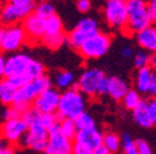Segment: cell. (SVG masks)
Here are the masks:
<instances>
[{
  "label": "cell",
  "mask_w": 156,
  "mask_h": 154,
  "mask_svg": "<svg viewBox=\"0 0 156 154\" xmlns=\"http://www.w3.org/2000/svg\"><path fill=\"white\" fill-rule=\"evenodd\" d=\"M72 141L68 139L60 131V121L48 128V139L45 154H71Z\"/></svg>",
  "instance_id": "cell-7"
},
{
  "label": "cell",
  "mask_w": 156,
  "mask_h": 154,
  "mask_svg": "<svg viewBox=\"0 0 156 154\" xmlns=\"http://www.w3.org/2000/svg\"><path fill=\"white\" fill-rule=\"evenodd\" d=\"M120 144H122L120 137H119L116 133L109 132V133L103 134V142H102V146L105 147L112 154H113V153H116V152L120 149Z\"/></svg>",
  "instance_id": "cell-23"
},
{
  "label": "cell",
  "mask_w": 156,
  "mask_h": 154,
  "mask_svg": "<svg viewBox=\"0 0 156 154\" xmlns=\"http://www.w3.org/2000/svg\"><path fill=\"white\" fill-rule=\"evenodd\" d=\"M53 84L56 85V88L61 89V90L71 89L74 85V75H73V73H71L68 70H61L55 75Z\"/></svg>",
  "instance_id": "cell-21"
},
{
  "label": "cell",
  "mask_w": 156,
  "mask_h": 154,
  "mask_svg": "<svg viewBox=\"0 0 156 154\" xmlns=\"http://www.w3.org/2000/svg\"><path fill=\"white\" fill-rule=\"evenodd\" d=\"M36 16L41 17L42 20H46V18L56 15L55 12V8L52 6V4H50L48 2H45V3H38L35 8H34V11H32Z\"/></svg>",
  "instance_id": "cell-25"
},
{
  "label": "cell",
  "mask_w": 156,
  "mask_h": 154,
  "mask_svg": "<svg viewBox=\"0 0 156 154\" xmlns=\"http://www.w3.org/2000/svg\"><path fill=\"white\" fill-rule=\"evenodd\" d=\"M122 101H123V105H124L126 109L134 110L136 106L140 104L141 99H140L139 92L136 91V90H129V91L124 95V98L122 99Z\"/></svg>",
  "instance_id": "cell-27"
},
{
  "label": "cell",
  "mask_w": 156,
  "mask_h": 154,
  "mask_svg": "<svg viewBox=\"0 0 156 154\" xmlns=\"http://www.w3.org/2000/svg\"><path fill=\"white\" fill-rule=\"evenodd\" d=\"M112 38L109 35L103 32H97L89 37L84 43L78 48V52L87 59H97L103 57L110 48Z\"/></svg>",
  "instance_id": "cell-4"
},
{
  "label": "cell",
  "mask_w": 156,
  "mask_h": 154,
  "mask_svg": "<svg viewBox=\"0 0 156 154\" xmlns=\"http://www.w3.org/2000/svg\"><path fill=\"white\" fill-rule=\"evenodd\" d=\"M135 143H136V147H138L139 154H152L151 148H150V146L147 144L146 141H144V139H136Z\"/></svg>",
  "instance_id": "cell-35"
},
{
  "label": "cell",
  "mask_w": 156,
  "mask_h": 154,
  "mask_svg": "<svg viewBox=\"0 0 156 154\" xmlns=\"http://www.w3.org/2000/svg\"><path fill=\"white\" fill-rule=\"evenodd\" d=\"M92 152H93V149L82 142L74 141V143H72L71 154H92Z\"/></svg>",
  "instance_id": "cell-33"
},
{
  "label": "cell",
  "mask_w": 156,
  "mask_h": 154,
  "mask_svg": "<svg viewBox=\"0 0 156 154\" xmlns=\"http://www.w3.org/2000/svg\"><path fill=\"white\" fill-rule=\"evenodd\" d=\"M35 4L32 5H14L9 3H4L0 8V24L3 26H12L19 21H23L26 16H29L34 11Z\"/></svg>",
  "instance_id": "cell-9"
},
{
  "label": "cell",
  "mask_w": 156,
  "mask_h": 154,
  "mask_svg": "<svg viewBox=\"0 0 156 154\" xmlns=\"http://www.w3.org/2000/svg\"><path fill=\"white\" fill-rule=\"evenodd\" d=\"M5 64H6V58L0 53V76H4L5 73Z\"/></svg>",
  "instance_id": "cell-41"
},
{
  "label": "cell",
  "mask_w": 156,
  "mask_h": 154,
  "mask_svg": "<svg viewBox=\"0 0 156 154\" xmlns=\"http://www.w3.org/2000/svg\"><path fill=\"white\" fill-rule=\"evenodd\" d=\"M86 109L84 95L77 88L65 90L60 95V101L57 106V119L61 120H76Z\"/></svg>",
  "instance_id": "cell-1"
},
{
  "label": "cell",
  "mask_w": 156,
  "mask_h": 154,
  "mask_svg": "<svg viewBox=\"0 0 156 154\" xmlns=\"http://www.w3.org/2000/svg\"><path fill=\"white\" fill-rule=\"evenodd\" d=\"M15 89H19L21 88L23 85H25L26 83H29L31 79L30 76L26 74V73H21V74H16V75H12V76H9V78H5Z\"/></svg>",
  "instance_id": "cell-31"
},
{
  "label": "cell",
  "mask_w": 156,
  "mask_h": 154,
  "mask_svg": "<svg viewBox=\"0 0 156 154\" xmlns=\"http://www.w3.org/2000/svg\"><path fill=\"white\" fill-rule=\"evenodd\" d=\"M150 64H151V68L156 70V54L150 57Z\"/></svg>",
  "instance_id": "cell-45"
},
{
  "label": "cell",
  "mask_w": 156,
  "mask_h": 154,
  "mask_svg": "<svg viewBox=\"0 0 156 154\" xmlns=\"http://www.w3.org/2000/svg\"><path fill=\"white\" fill-rule=\"evenodd\" d=\"M92 8L90 0H77V9L81 12H88Z\"/></svg>",
  "instance_id": "cell-36"
},
{
  "label": "cell",
  "mask_w": 156,
  "mask_h": 154,
  "mask_svg": "<svg viewBox=\"0 0 156 154\" xmlns=\"http://www.w3.org/2000/svg\"><path fill=\"white\" fill-rule=\"evenodd\" d=\"M122 144L120 148L123 150V154H139L138 152V147H136L135 139L131 138L130 134H123V137L120 138Z\"/></svg>",
  "instance_id": "cell-28"
},
{
  "label": "cell",
  "mask_w": 156,
  "mask_h": 154,
  "mask_svg": "<svg viewBox=\"0 0 156 154\" xmlns=\"http://www.w3.org/2000/svg\"><path fill=\"white\" fill-rule=\"evenodd\" d=\"M133 117H134V121L136 123H138L139 126H141V127H144V128H149V127L152 126L150 115H149L147 109H146V102L143 101V100L133 110Z\"/></svg>",
  "instance_id": "cell-19"
},
{
  "label": "cell",
  "mask_w": 156,
  "mask_h": 154,
  "mask_svg": "<svg viewBox=\"0 0 156 154\" xmlns=\"http://www.w3.org/2000/svg\"><path fill=\"white\" fill-rule=\"evenodd\" d=\"M149 64H150V55H147L146 53L139 52V53H136L134 55V65L138 69L147 67Z\"/></svg>",
  "instance_id": "cell-32"
},
{
  "label": "cell",
  "mask_w": 156,
  "mask_h": 154,
  "mask_svg": "<svg viewBox=\"0 0 156 154\" xmlns=\"http://www.w3.org/2000/svg\"><path fill=\"white\" fill-rule=\"evenodd\" d=\"M25 73L30 76V79L32 80V79L38 78V76H42L44 73H45V68H44L42 63H40L38 61H35V59H31Z\"/></svg>",
  "instance_id": "cell-30"
},
{
  "label": "cell",
  "mask_w": 156,
  "mask_h": 154,
  "mask_svg": "<svg viewBox=\"0 0 156 154\" xmlns=\"http://www.w3.org/2000/svg\"><path fill=\"white\" fill-rule=\"evenodd\" d=\"M105 78V74L99 69H87L84 70L77 83V89L80 90L83 95L87 96H95L98 92V88L102 83V80Z\"/></svg>",
  "instance_id": "cell-10"
},
{
  "label": "cell",
  "mask_w": 156,
  "mask_h": 154,
  "mask_svg": "<svg viewBox=\"0 0 156 154\" xmlns=\"http://www.w3.org/2000/svg\"><path fill=\"white\" fill-rule=\"evenodd\" d=\"M3 32H4V27L0 26V45H2V40H3Z\"/></svg>",
  "instance_id": "cell-48"
},
{
  "label": "cell",
  "mask_w": 156,
  "mask_h": 154,
  "mask_svg": "<svg viewBox=\"0 0 156 154\" xmlns=\"http://www.w3.org/2000/svg\"><path fill=\"white\" fill-rule=\"evenodd\" d=\"M108 82H109V78H105L102 80L99 88H98V92H97V95H107L108 92Z\"/></svg>",
  "instance_id": "cell-38"
},
{
  "label": "cell",
  "mask_w": 156,
  "mask_h": 154,
  "mask_svg": "<svg viewBox=\"0 0 156 154\" xmlns=\"http://www.w3.org/2000/svg\"><path fill=\"white\" fill-rule=\"evenodd\" d=\"M92 154H112L105 147H103V146H101V147H98V148H95V149H93V152H92Z\"/></svg>",
  "instance_id": "cell-42"
},
{
  "label": "cell",
  "mask_w": 156,
  "mask_h": 154,
  "mask_svg": "<svg viewBox=\"0 0 156 154\" xmlns=\"http://www.w3.org/2000/svg\"><path fill=\"white\" fill-rule=\"evenodd\" d=\"M125 2H126V0H125Z\"/></svg>",
  "instance_id": "cell-50"
},
{
  "label": "cell",
  "mask_w": 156,
  "mask_h": 154,
  "mask_svg": "<svg viewBox=\"0 0 156 154\" xmlns=\"http://www.w3.org/2000/svg\"><path fill=\"white\" fill-rule=\"evenodd\" d=\"M26 35L20 25H12L4 28L3 40L0 45V49L3 52H16L20 49L26 42Z\"/></svg>",
  "instance_id": "cell-11"
},
{
  "label": "cell",
  "mask_w": 156,
  "mask_h": 154,
  "mask_svg": "<svg viewBox=\"0 0 156 154\" xmlns=\"http://www.w3.org/2000/svg\"><path fill=\"white\" fill-rule=\"evenodd\" d=\"M4 147H5V141H4V138L2 137V134H0V150H2Z\"/></svg>",
  "instance_id": "cell-46"
},
{
  "label": "cell",
  "mask_w": 156,
  "mask_h": 154,
  "mask_svg": "<svg viewBox=\"0 0 156 154\" xmlns=\"http://www.w3.org/2000/svg\"><path fill=\"white\" fill-rule=\"evenodd\" d=\"M151 15V24L156 26V14H150Z\"/></svg>",
  "instance_id": "cell-47"
},
{
  "label": "cell",
  "mask_w": 156,
  "mask_h": 154,
  "mask_svg": "<svg viewBox=\"0 0 156 154\" xmlns=\"http://www.w3.org/2000/svg\"><path fill=\"white\" fill-rule=\"evenodd\" d=\"M3 116H4V120H10V119H15V117H20V115H19L17 111L10 105V106H8L5 109Z\"/></svg>",
  "instance_id": "cell-37"
},
{
  "label": "cell",
  "mask_w": 156,
  "mask_h": 154,
  "mask_svg": "<svg viewBox=\"0 0 156 154\" xmlns=\"http://www.w3.org/2000/svg\"><path fill=\"white\" fill-rule=\"evenodd\" d=\"M51 88V80L48 76L45 74L42 76H38L36 79L30 80L21 88L16 89L15 98L12 104H19V105H25V106H31L32 101L40 95L44 90Z\"/></svg>",
  "instance_id": "cell-3"
},
{
  "label": "cell",
  "mask_w": 156,
  "mask_h": 154,
  "mask_svg": "<svg viewBox=\"0 0 156 154\" xmlns=\"http://www.w3.org/2000/svg\"><path fill=\"white\" fill-rule=\"evenodd\" d=\"M45 2H48V0H34V3H45Z\"/></svg>",
  "instance_id": "cell-49"
},
{
  "label": "cell",
  "mask_w": 156,
  "mask_h": 154,
  "mask_svg": "<svg viewBox=\"0 0 156 154\" xmlns=\"http://www.w3.org/2000/svg\"><path fill=\"white\" fill-rule=\"evenodd\" d=\"M97 32H99L97 21L90 17H86V18H82L76 25V27L69 32L68 37H66V40L69 43V46L78 49L84 43V41H87L89 37H92Z\"/></svg>",
  "instance_id": "cell-6"
},
{
  "label": "cell",
  "mask_w": 156,
  "mask_h": 154,
  "mask_svg": "<svg viewBox=\"0 0 156 154\" xmlns=\"http://www.w3.org/2000/svg\"><path fill=\"white\" fill-rule=\"evenodd\" d=\"M74 121V125L77 127V131H87L95 128V121L88 112H82L80 116H77Z\"/></svg>",
  "instance_id": "cell-24"
},
{
  "label": "cell",
  "mask_w": 156,
  "mask_h": 154,
  "mask_svg": "<svg viewBox=\"0 0 156 154\" xmlns=\"http://www.w3.org/2000/svg\"><path fill=\"white\" fill-rule=\"evenodd\" d=\"M41 41L46 47H48L51 49H57L65 43L66 35L61 33V35H56V36H42Z\"/></svg>",
  "instance_id": "cell-26"
},
{
  "label": "cell",
  "mask_w": 156,
  "mask_h": 154,
  "mask_svg": "<svg viewBox=\"0 0 156 154\" xmlns=\"http://www.w3.org/2000/svg\"><path fill=\"white\" fill-rule=\"evenodd\" d=\"M104 17L107 24L114 30L126 28V2L125 0H105Z\"/></svg>",
  "instance_id": "cell-5"
},
{
  "label": "cell",
  "mask_w": 156,
  "mask_h": 154,
  "mask_svg": "<svg viewBox=\"0 0 156 154\" xmlns=\"http://www.w3.org/2000/svg\"><path fill=\"white\" fill-rule=\"evenodd\" d=\"M136 41L141 48L150 52H156V27L149 26L138 32Z\"/></svg>",
  "instance_id": "cell-17"
},
{
  "label": "cell",
  "mask_w": 156,
  "mask_h": 154,
  "mask_svg": "<svg viewBox=\"0 0 156 154\" xmlns=\"http://www.w3.org/2000/svg\"><path fill=\"white\" fill-rule=\"evenodd\" d=\"M146 109H147V112L150 115L152 125H156V98H151L146 102Z\"/></svg>",
  "instance_id": "cell-34"
},
{
  "label": "cell",
  "mask_w": 156,
  "mask_h": 154,
  "mask_svg": "<svg viewBox=\"0 0 156 154\" xmlns=\"http://www.w3.org/2000/svg\"><path fill=\"white\" fill-rule=\"evenodd\" d=\"M6 3H9V4H14V5H21V6L35 4V3H34V0H6Z\"/></svg>",
  "instance_id": "cell-39"
},
{
  "label": "cell",
  "mask_w": 156,
  "mask_h": 154,
  "mask_svg": "<svg viewBox=\"0 0 156 154\" xmlns=\"http://www.w3.org/2000/svg\"><path fill=\"white\" fill-rule=\"evenodd\" d=\"M60 131L63 136H66L68 139H74L77 134V127L74 125L73 120H61L60 121Z\"/></svg>",
  "instance_id": "cell-29"
},
{
  "label": "cell",
  "mask_w": 156,
  "mask_h": 154,
  "mask_svg": "<svg viewBox=\"0 0 156 154\" xmlns=\"http://www.w3.org/2000/svg\"><path fill=\"white\" fill-rule=\"evenodd\" d=\"M15 92H16V89L5 78L0 82V101L4 105H8V106L12 105Z\"/></svg>",
  "instance_id": "cell-22"
},
{
  "label": "cell",
  "mask_w": 156,
  "mask_h": 154,
  "mask_svg": "<svg viewBox=\"0 0 156 154\" xmlns=\"http://www.w3.org/2000/svg\"><path fill=\"white\" fill-rule=\"evenodd\" d=\"M126 31L138 33L151 26V15L145 0H126Z\"/></svg>",
  "instance_id": "cell-2"
},
{
  "label": "cell",
  "mask_w": 156,
  "mask_h": 154,
  "mask_svg": "<svg viewBox=\"0 0 156 154\" xmlns=\"http://www.w3.org/2000/svg\"><path fill=\"white\" fill-rule=\"evenodd\" d=\"M27 122L20 116L5 120L0 126V134L9 144H19L27 132Z\"/></svg>",
  "instance_id": "cell-8"
},
{
  "label": "cell",
  "mask_w": 156,
  "mask_h": 154,
  "mask_svg": "<svg viewBox=\"0 0 156 154\" xmlns=\"http://www.w3.org/2000/svg\"><path fill=\"white\" fill-rule=\"evenodd\" d=\"M61 33H63V25L61 18L57 15L46 18L44 24V36H56Z\"/></svg>",
  "instance_id": "cell-20"
},
{
  "label": "cell",
  "mask_w": 156,
  "mask_h": 154,
  "mask_svg": "<svg viewBox=\"0 0 156 154\" xmlns=\"http://www.w3.org/2000/svg\"><path fill=\"white\" fill-rule=\"evenodd\" d=\"M76 142H82L90 147L92 149H95L102 146L103 142V133L95 128L87 129V131H77V134L74 137Z\"/></svg>",
  "instance_id": "cell-16"
},
{
  "label": "cell",
  "mask_w": 156,
  "mask_h": 154,
  "mask_svg": "<svg viewBox=\"0 0 156 154\" xmlns=\"http://www.w3.org/2000/svg\"><path fill=\"white\" fill-rule=\"evenodd\" d=\"M60 92L55 88H48L44 90L37 98L32 101V109H35L40 113H47V115H56L58 101H60Z\"/></svg>",
  "instance_id": "cell-12"
},
{
  "label": "cell",
  "mask_w": 156,
  "mask_h": 154,
  "mask_svg": "<svg viewBox=\"0 0 156 154\" xmlns=\"http://www.w3.org/2000/svg\"><path fill=\"white\" fill-rule=\"evenodd\" d=\"M0 154H15V149L10 146H5L2 150H0Z\"/></svg>",
  "instance_id": "cell-43"
},
{
  "label": "cell",
  "mask_w": 156,
  "mask_h": 154,
  "mask_svg": "<svg viewBox=\"0 0 156 154\" xmlns=\"http://www.w3.org/2000/svg\"><path fill=\"white\" fill-rule=\"evenodd\" d=\"M44 24H45V20L36 16L34 12L26 16L23 20V26H21L26 35V40L31 42H36L38 40H41L44 36Z\"/></svg>",
  "instance_id": "cell-14"
},
{
  "label": "cell",
  "mask_w": 156,
  "mask_h": 154,
  "mask_svg": "<svg viewBox=\"0 0 156 154\" xmlns=\"http://www.w3.org/2000/svg\"><path fill=\"white\" fill-rule=\"evenodd\" d=\"M134 53L135 52H134L133 47H130V46H126L122 49V54H123V57H125V58H130V57L134 55Z\"/></svg>",
  "instance_id": "cell-40"
},
{
  "label": "cell",
  "mask_w": 156,
  "mask_h": 154,
  "mask_svg": "<svg viewBox=\"0 0 156 154\" xmlns=\"http://www.w3.org/2000/svg\"><path fill=\"white\" fill-rule=\"evenodd\" d=\"M129 85L128 83L122 79V78H118V76H113V78H109V82H108V95L113 100H116L119 101L124 98V95L129 91Z\"/></svg>",
  "instance_id": "cell-18"
},
{
  "label": "cell",
  "mask_w": 156,
  "mask_h": 154,
  "mask_svg": "<svg viewBox=\"0 0 156 154\" xmlns=\"http://www.w3.org/2000/svg\"><path fill=\"white\" fill-rule=\"evenodd\" d=\"M147 8H149L150 14H156V0H150L147 4Z\"/></svg>",
  "instance_id": "cell-44"
},
{
  "label": "cell",
  "mask_w": 156,
  "mask_h": 154,
  "mask_svg": "<svg viewBox=\"0 0 156 154\" xmlns=\"http://www.w3.org/2000/svg\"><path fill=\"white\" fill-rule=\"evenodd\" d=\"M31 59L32 58H30L29 55H26L24 53H16V54L8 57L6 64H5L4 78H9V76H12L16 74L25 73Z\"/></svg>",
  "instance_id": "cell-15"
},
{
  "label": "cell",
  "mask_w": 156,
  "mask_h": 154,
  "mask_svg": "<svg viewBox=\"0 0 156 154\" xmlns=\"http://www.w3.org/2000/svg\"><path fill=\"white\" fill-rule=\"evenodd\" d=\"M135 85L138 92L149 94L156 98V70L149 65L139 69L136 73Z\"/></svg>",
  "instance_id": "cell-13"
}]
</instances>
